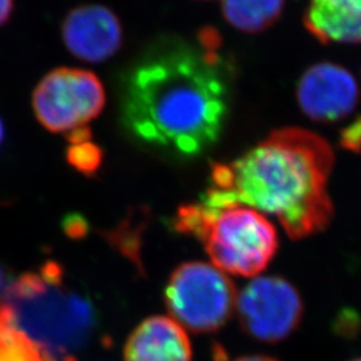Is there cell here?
<instances>
[{"mask_svg":"<svg viewBox=\"0 0 361 361\" xmlns=\"http://www.w3.org/2000/svg\"><path fill=\"white\" fill-rule=\"evenodd\" d=\"M15 8V0H0V27L6 25Z\"/></svg>","mask_w":361,"mask_h":361,"instance_id":"cell-17","label":"cell"},{"mask_svg":"<svg viewBox=\"0 0 361 361\" xmlns=\"http://www.w3.org/2000/svg\"><path fill=\"white\" fill-rule=\"evenodd\" d=\"M332 146L301 128L274 130L229 164L212 168V186L200 202L244 205L277 219L293 240L323 232L334 219L329 178Z\"/></svg>","mask_w":361,"mask_h":361,"instance_id":"cell-2","label":"cell"},{"mask_svg":"<svg viewBox=\"0 0 361 361\" xmlns=\"http://www.w3.org/2000/svg\"><path fill=\"white\" fill-rule=\"evenodd\" d=\"M176 231L197 238L213 265L224 273L256 277L279 249V235L265 214L244 205L209 207L202 202L180 207Z\"/></svg>","mask_w":361,"mask_h":361,"instance_id":"cell-4","label":"cell"},{"mask_svg":"<svg viewBox=\"0 0 361 361\" xmlns=\"http://www.w3.org/2000/svg\"><path fill=\"white\" fill-rule=\"evenodd\" d=\"M234 361H277L269 356H262V355H255V356H245V357H240Z\"/></svg>","mask_w":361,"mask_h":361,"instance_id":"cell-18","label":"cell"},{"mask_svg":"<svg viewBox=\"0 0 361 361\" xmlns=\"http://www.w3.org/2000/svg\"><path fill=\"white\" fill-rule=\"evenodd\" d=\"M285 0H221L225 20L247 34H257L273 26L284 11Z\"/></svg>","mask_w":361,"mask_h":361,"instance_id":"cell-12","label":"cell"},{"mask_svg":"<svg viewBox=\"0 0 361 361\" xmlns=\"http://www.w3.org/2000/svg\"><path fill=\"white\" fill-rule=\"evenodd\" d=\"M10 274L6 269L4 264L0 261V308L3 307L4 301H6V295H7V289L10 286Z\"/></svg>","mask_w":361,"mask_h":361,"instance_id":"cell-16","label":"cell"},{"mask_svg":"<svg viewBox=\"0 0 361 361\" xmlns=\"http://www.w3.org/2000/svg\"><path fill=\"white\" fill-rule=\"evenodd\" d=\"M62 39L78 59L101 63L122 47L123 27L113 10L101 4H86L66 15Z\"/></svg>","mask_w":361,"mask_h":361,"instance_id":"cell-9","label":"cell"},{"mask_svg":"<svg viewBox=\"0 0 361 361\" xmlns=\"http://www.w3.org/2000/svg\"><path fill=\"white\" fill-rule=\"evenodd\" d=\"M190 340L180 324L153 316L140 324L125 347V361H190Z\"/></svg>","mask_w":361,"mask_h":361,"instance_id":"cell-10","label":"cell"},{"mask_svg":"<svg viewBox=\"0 0 361 361\" xmlns=\"http://www.w3.org/2000/svg\"><path fill=\"white\" fill-rule=\"evenodd\" d=\"M297 102L310 121L335 123L350 116L360 99L359 85L343 66L322 62L301 75Z\"/></svg>","mask_w":361,"mask_h":361,"instance_id":"cell-8","label":"cell"},{"mask_svg":"<svg viewBox=\"0 0 361 361\" xmlns=\"http://www.w3.org/2000/svg\"><path fill=\"white\" fill-rule=\"evenodd\" d=\"M169 312L193 332H213L226 323L237 304L232 280L207 262H186L169 279L165 290Z\"/></svg>","mask_w":361,"mask_h":361,"instance_id":"cell-5","label":"cell"},{"mask_svg":"<svg viewBox=\"0 0 361 361\" xmlns=\"http://www.w3.org/2000/svg\"><path fill=\"white\" fill-rule=\"evenodd\" d=\"M71 146L67 152L68 162L85 174L94 173L101 165V150L89 141L87 130H78L71 135Z\"/></svg>","mask_w":361,"mask_h":361,"instance_id":"cell-14","label":"cell"},{"mask_svg":"<svg viewBox=\"0 0 361 361\" xmlns=\"http://www.w3.org/2000/svg\"><path fill=\"white\" fill-rule=\"evenodd\" d=\"M210 27L197 43L162 37L147 44L119 79V110L134 141L159 154L193 159L221 137L231 104V68Z\"/></svg>","mask_w":361,"mask_h":361,"instance_id":"cell-1","label":"cell"},{"mask_svg":"<svg viewBox=\"0 0 361 361\" xmlns=\"http://www.w3.org/2000/svg\"><path fill=\"white\" fill-rule=\"evenodd\" d=\"M3 141H4V125H3V121L0 118V146H1Z\"/></svg>","mask_w":361,"mask_h":361,"instance_id":"cell-19","label":"cell"},{"mask_svg":"<svg viewBox=\"0 0 361 361\" xmlns=\"http://www.w3.org/2000/svg\"><path fill=\"white\" fill-rule=\"evenodd\" d=\"M350 361H361V357H359V359H353V360Z\"/></svg>","mask_w":361,"mask_h":361,"instance_id":"cell-20","label":"cell"},{"mask_svg":"<svg viewBox=\"0 0 361 361\" xmlns=\"http://www.w3.org/2000/svg\"><path fill=\"white\" fill-rule=\"evenodd\" d=\"M304 26L323 44H361V0H310Z\"/></svg>","mask_w":361,"mask_h":361,"instance_id":"cell-11","label":"cell"},{"mask_svg":"<svg viewBox=\"0 0 361 361\" xmlns=\"http://www.w3.org/2000/svg\"><path fill=\"white\" fill-rule=\"evenodd\" d=\"M0 361H52L10 323H0Z\"/></svg>","mask_w":361,"mask_h":361,"instance_id":"cell-13","label":"cell"},{"mask_svg":"<svg viewBox=\"0 0 361 361\" xmlns=\"http://www.w3.org/2000/svg\"><path fill=\"white\" fill-rule=\"evenodd\" d=\"M8 323L31 338L52 361H70L95 325L90 300L67 284L62 268L46 262L10 283Z\"/></svg>","mask_w":361,"mask_h":361,"instance_id":"cell-3","label":"cell"},{"mask_svg":"<svg viewBox=\"0 0 361 361\" xmlns=\"http://www.w3.org/2000/svg\"><path fill=\"white\" fill-rule=\"evenodd\" d=\"M340 145L352 153H361V114L341 130Z\"/></svg>","mask_w":361,"mask_h":361,"instance_id":"cell-15","label":"cell"},{"mask_svg":"<svg viewBox=\"0 0 361 361\" xmlns=\"http://www.w3.org/2000/svg\"><path fill=\"white\" fill-rule=\"evenodd\" d=\"M106 92L90 71L59 67L40 79L32 92V109L49 131L75 133L85 129L104 110Z\"/></svg>","mask_w":361,"mask_h":361,"instance_id":"cell-6","label":"cell"},{"mask_svg":"<svg viewBox=\"0 0 361 361\" xmlns=\"http://www.w3.org/2000/svg\"><path fill=\"white\" fill-rule=\"evenodd\" d=\"M235 308L246 334L265 343L288 338L304 316V302L296 286L277 276L252 280L237 295Z\"/></svg>","mask_w":361,"mask_h":361,"instance_id":"cell-7","label":"cell"}]
</instances>
